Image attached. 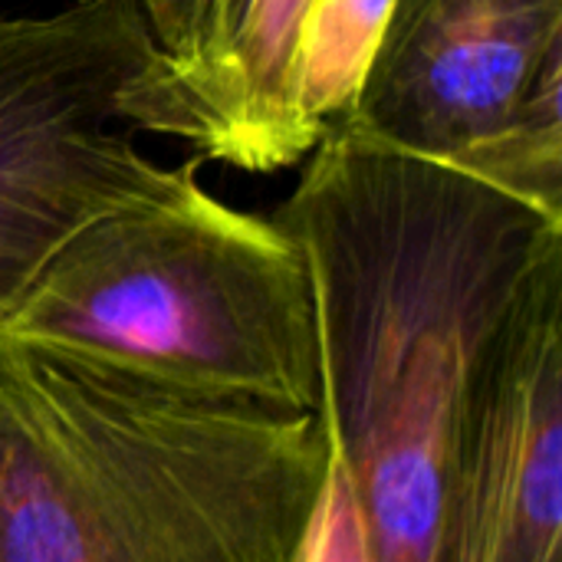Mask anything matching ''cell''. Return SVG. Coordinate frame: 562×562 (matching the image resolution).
<instances>
[{
    "label": "cell",
    "mask_w": 562,
    "mask_h": 562,
    "mask_svg": "<svg viewBox=\"0 0 562 562\" xmlns=\"http://www.w3.org/2000/svg\"><path fill=\"white\" fill-rule=\"evenodd\" d=\"M319 329V425L379 562H431L474 402L530 300L562 280V221L359 132L323 138L270 214Z\"/></svg>",
    "instance_id": "6da1fadb"
},
{
    "label": "cell",
    "mask_w": 562,
    "mask_h": 562,
    "mask_svg": "<svg viewBox=\"0 0 562 562\" xmlns=\"http://www.w3.org/2000/svg\"><path fill=\"white\" fill-rule=\"evenodd\" d=\"M326 468L316 412L0 339V562H296Z\"/></svg>",
    "instance_id": "7a4b0ae2"
},
{
    "label": "cell",
    "mask_w": 562,
    "mask_h": 562,
    "mask_svg": "<svg viewBox=\"0 0 562 562\" xmlns=\"http://www.w3.org/2000/svg\"><path fill=\"white\" fill-rule=\"evenodd\" d=\"M0 339L194 395L319 412L316 300L300 250L198 178L79 227L3 313Z\"/></svg>",
    "instance_id": "3957f363"
},
{
    "label": "cell",
    "mask_w": 562,
    "mask_h": 562,
    "mask_svg": "<svg viewBox=\"0 0 562 562\" xmlns=\"http://www.w3.org/2000/svg\"><path fill=\"white\" fill-rule=\"evenodd\" d=\"M155 56L132 0L0 16V319L79 227L198 178L201 158L158 165L125 122Z\"/></svg>",
    "instance_id": "277c9868"
},
{
    "label": "cell",
    "mask_w": 562,
    "mask_h": 562,
    "mask_svg": "<svg viewBox=\"0 0 562 562\" xmlns=\"http://www.w3.org/2000/svg\"><path fill=\"white\" fill-rule=\"evenodd\" d=\"M550 86L562 0H395L349 132L468 171Z\"/></svg>",
    "instance_id": "5b68a950"
},
{
    "label": "cell",
    "mask_w": 562,
    "mask_h": 562,
    "mask_svg": "<svg viewBox=\"0 0 562 562\" xmlns=\"http://www.w3.org/2000/svg\"><path fill=\"white\" fill-rule=\"evenodd\" d=\"M431 562H562V280L530 300L474 402Z\"/></svg>",
    "instance_id": "8992f818"
},
{
    "label": "cell",
    "mask_w": 562,
    "mask_h": 562,
    "mask_svg": "<svg viewBox=\"0 0 562 562\" xmlns=\"http://www.w3.org/2000/svg\"><path fill=\"white\" fill-rule=\"evenodd\" d=\"M310 0H234L217 59L188 86L132 115V128L171 135L201 161L240 171L296 165L286 142V72Z\"/></svg>",
    "instance_id": "52a82bcc"
},
{
    "label": "cell",
    "mask_w": 562,
    "mask_h": 562,
    "mask_svg": "<svg viewBox=\"0 0 562 562\" xmlns=\"http://www.w3.org/2000/svg\"><path fill=\"white\" fill-rule=\"evenodd\" d=\"M395 0H310L286 72V142L300 165L349 128L359 86Z\"/></svg>",
    "instance_id": "ba28073f"
},
{
    "label": "cell",
    "mask_w": 562,
    "mask_h": 562,
    "mask_svg": "<svg viewBox=\"0 0 562 562\" xmlns=\"http://www.w3.org/2000/svg\"><path fill=\"white\" fill-rule=\"evenodd\" d=\"M296 562H379L359 501L333 461L326 468L323 494L310 520V530L303 537V547L296 553Z\"/></svg>",
    "instance_id": "9c48e42d"
},
{
    "label": "cell",
    "mask_w": 562,
    "mask_h": 562,
    "mask_svg": "<svg viewBox=\"0 0 562 562\" xmlns=\"http://www.w3.org/2000/svg\"><path fill=\"white\" fill-rule=\"evenodd\" d=\"M231 13H234V0H201V23H198V36L191 53L181 63H151L122 95L125 105V122H132V115L148 105L151 99L175 92L181 86H188L191 79H198L221 53L224 40H227V26H231Z\"/></svg>",
    "instance_id": "30bf717a"
},
{
    "label": "cell",
    "mask_w": 562,
    "mask_h": 562,
    "mask_svg": "<svg viewBox=\"0 0 562 562\" xmlns=\"http://www.w3.org/2000/svg\"><path fill=\"white\" fill-rule=\"evenodd\" d=\"M158 46L155 63H181L198 36L201 23V0H132Z\"/></svg>",
    "instance_id": "8fae6325"
}]
</instances>
